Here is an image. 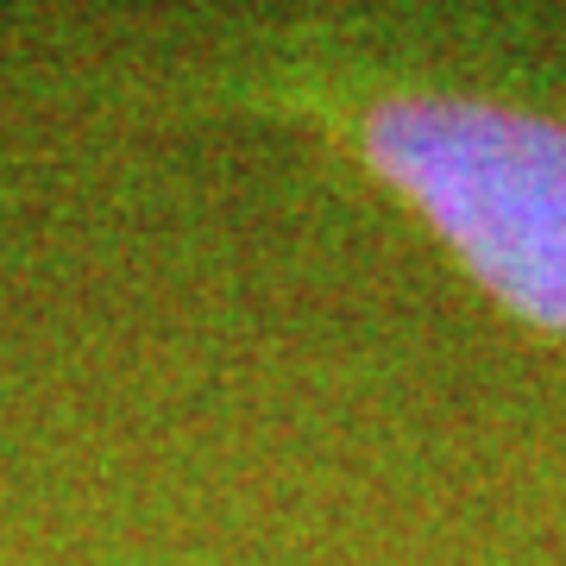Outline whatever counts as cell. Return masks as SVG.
Here are the masks:
<instances>
[{
	"label": "cell",
	"instance_id": "1",
	"mask_svg": "<svg viewBox=\"0 0 566 566\" xmlns=\"http://www.w3.org/2000/svg\"><path fill=\"white\" fill-rule=\"evenodd\" d=\"M371 170L528 327L566 334V126L465 95H390L365 114Z\"/></svg>",
	"mask_w": 566,
	"mask_h": 566
}]
</instances>
